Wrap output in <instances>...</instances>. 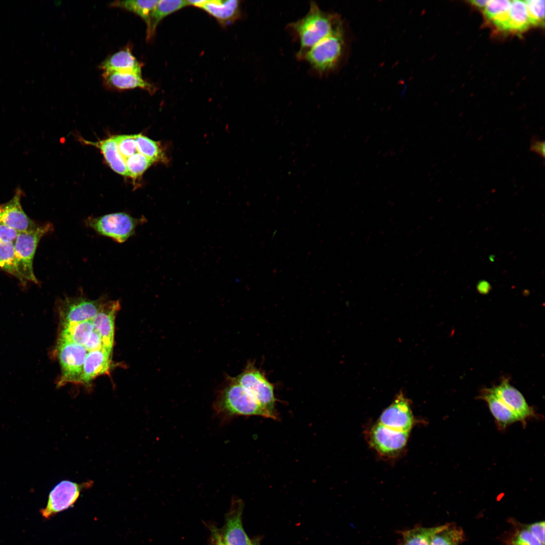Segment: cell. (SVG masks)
Wrapping results in <instances>:
<instances>
[{"mask_svg": "<svg viewBox=\"0 0 545 545\" xmlns=\"http://www.w3.org/2000/svg\"><path fill=\"white\" fill-rule=\"evenodd\" d=\"M102 76L105 85L112 89L123 90L139 88L150 92L154 90L152 85L144 80L140 74L103 72Z\"/></svg>", "mask_w": 545, "mask_h": 545, "instance_id": "obj_18", "label": "cell"}, {"mask_svg": "<svg viewBox=\"0 0 545 545\" xmlns=\"http://www.w3.org/2000/svg\"><path fill=\"white\" fill-rule=\"evenodd\" d=\"M0 269L17 279L22 284H26L27 281L18 268L13 243L0 242Z\"/></svg>", "mask_w": 545, "mask_h": 545, "instance_id": "obj_24", "label": "cell"}, {"mask_svg": "<svg viewBox=\"0 0 545 545\" xmlns=\"http://www.w3.org/2000/svg\"><path fill=\"white\" fill-rule=\"evenodd\" d=\"M112 351L105 347L88 352L83 367L80 384H87L96 377L109 374Z\"/></svg>", "mask_w": 545, "mask_h": 545, "instance_id": "obj_16", "label": "cell"}, {"mask_svg": "<svg viewBox=\"0 0 545 545\" xmlns=\"http://www.w3.org/2000/svg\"><path fill=\"white\" fill-rule=\"evenodd\" d=\"M544 141L538 136H534L531 139L530 151L534 152L544 158L545 154Z\"/></svg>", "mask_w": 545, "mask_h": 545, "instance_id": "obj_38", "label": "cell"}, {"mask_svg": "<svg viewBox=\"0 0 545 545\" xmlns=\"http://www.w3.org/2000/svg\"><path fill=\"white\" fill-rule=\"evenodd\" d=\"M146 222L145 217L138 219L124 212H116L89 217L85 223L98 234L121 243L135 234L138 226Z\"/></svg>", "mask_w": 545, "mask_h": 545, "instance_id": "obj_5", "label": "cell"}, {"mask_svg": "<svg viewBox=\"0 0 545 545\" xmlns=\"http://www.w3.org/2000/svg\"><path fill=\"white\" fill-rule=\"evenodd\" d=\"M409 432L391 429L377 422L367 430V441L380 456L395 458L406 448Z\"/></svg>", "mask_w": 545, "mask_h": 545, "instance_id": "obj_7", "label": "cell"}, {"mask_svg": "<svg viewBox=\"0 0 545 545\" xmlns=\"http://www.w3.org/2000/svg\"><path fill=\"white\" fill-rule=\"evenodd\" d=\"M250 545H260V544H259V542L258 540H253V541H251V543Z\"/></svg>", "mask_w": 545, "mask_h": 545, "instance_id": "obj_42", "label": "cell"}, {"mask_svg": "<svg viewBox=\"0 0 545 545\" xmlns=\"http://www.w3.org/2000/svg\"><path fill=\"white\" fill-rule=\"evenodd\" d=\"M214 409L219 416L225 419L252 415L272 418L234 377L230 376H228L226 385L219 392L214 402Z\"/></svg>", "mask_w": 545, "mask_h": 545, "instance_id": "obj_2", "label": "cell"}, {"mask_svg": "<svg viewBox=\"0 0 545 545\" xmlns=\"http://www.w3.org/2000/svg\"><path fill=\"white\" fill-rule=\"evenodd\" d=\"M344 46L342 27L298 54V57L308 62L318 72L325 73L337 65L343 53Z\"/></svg>", "mask_w": 545, "mask_h": 545, "instance_id": "obj_3", "label": "cell"}, {"mask_svg": "<svg viewBox=\"0 0 545 545\" xmlns=\"http://www.w3.org/2000/svg\"><path fill=\"white\" fill-rule=\"evenodd\" d=\"M290 27L299 41L298 55L342 28L343 24L338 16L323 12L315 3L311 2L307 14Z\"/></svg>", "mask_w": 545, "mask_h": 545, "instance_id": "obj_1", "label": "cell"}, {"mask_svg": "<svg viewBox=\"0 0 545 545\" xmlns=\"http://www.w3.org/2000/svg\"><path fill=\"white\" fill-rule=\"evenodd\" d=\"M530 24H543L544 19V1H524Z\"/></svg>", "mask_w": 545, "mask_h": 545, "instance_id": "obj_31", "label": "cell"}, {"mask_svg": "<svg viewBox=\"0 0 545 545\" xmlns=\"http://www.w3.org/2000/svg\"><path fill=\"white\" fill-rule=\"evenodd\" d=\"M509 16V30L524 31L530 25L524 1H511Z\"/></svg>", "mask_w": 545, "mask_h": 545, "instance_id": "obj_26", "label": "cell"}, {"mask_svg": "<svg viewBox=\"0 0 545 545\" xmlns=\"http://www.w3.org/2000/svg\"><path fill=\"white\" fill-rule=\"evenodd\" d=\"M18 232L0 223V242L14 243Z\"/></svg>", "mask_w": 545, "mask_h": 545, "instance_id": "obj_37", "label": "cell"}, {"mask_svg": "<svg viewBox=\"0 0 545 545\" xmlns=\"http://www.w3.org/2000/svg\"><path fill=\"white\" fill-rule=\"evenodd\" d=\"M443 526L419 527L407 530L403 534L402 545H430L433 535Z\"/></svg>", "mask_w": 545, "mask_h": 545, "instance_id": "obj_28", "label": "cell"}, {"mask_svg": "<svg viewBox=\"0 0 545 545\" xmlns=\"http://www.w3.org/2000/svg\"><path fill=\"white\" fill-rule=\"evenodd\" d=\"M158 1H116L110 4L114 7L120 8L133 12L148 23L150 16Z\"/></svg>", "mask_w": 545, "mask_h": 545, "instance_id": "obj_25", "label": "cell"}, {"mask_svg": "<svg viewBox=\"0 0 545 545\" xmlns=\"http://www.w3.org/2000/svg\"><path fill=\"white\" fill-rule=\"evenodd\" d=\"M52 230V225L47 223L18 233L13 243L14 251L19 271L26 281L38 283L33 270L34 256L41 239Z\"/></svg>", "mask_w": 545, "mask_h": 545, "instance_id": "obj_4", "label": "cell"}, {"mask_svg": "<svg viewBox=\"0 0 545 545\" xmlns=\"http://www.w3.org/2000/svg\"><path fill=\"white\" fill-rule=\"evenodd\" d=\"M480 398L487 404L500 428H505L510 424L520 421L517 416L496 395L492 388L482 391Z\"/></svg>", "mask_w": 545, "mask_h": 545, "instance_id": "obj_20", "label": "cell"}, {"mask_svg": "<svg viewBox=\"0 0 545 545\" xmlns=\"http://www.w3.org/2000/svg\"><path fill=\"white\" fill-rule=\"evenodd\" d=\"M187 6V1H158L146 24L147 39H150L153 36L157 25L164 18Z\"/></svg>", "mask_w": 545, "mask_h": 545, "instance_id": "obj_22", "label": "cell"}, {"mask_svg": "<svg viewBox=\"0 0 545 545\" xmlns=\"http://www.w3.org/2000/svg\"><path fill=\"white\" fill-rule=\"evenodd\" d=\"M120 308L119 300L106 301L91 320L94 330L101 337L104 347L112 351L114 340L115 320Z\"/></svg>", "mask_w": 545, "mask_h": 545, "instance_id": "obj_15", "label": "cell"}, {"mask_svg": "<svg viewBox=\"0 0 545 545\" xmlns=\"http://www.w3.org/2000/svg\"><path fill=\"white\" fill-rule=\"evenodd\" d=\"M21 190L17 189L11 200L0 204V223L18 233L32 230L38 225L24 211L21 203Z\"/></svg>", "mask_w": 545, "mask_h": 545, "instance_id": "obj_13", "label": "cell"}, {"mask_svg": "<svg viewBox=\"0 0 545 545\" xmlns=\"http://www.w3.org/2000/svg\"><path fill=\"white\" fill-rule=\"evenodd\" d=\"M135 139L138 152L153 162L166 161L165 154L158 142L141 134H135Z\"/></svg>", "mask_w": 545, "mask_h": 545, "instance_id": "obj_27", "label": "cell"}, {"mask_svg": "<svg viewBox=\"0 0 545 545\" xmlns=\"http://www.w3.org/2000/svg\"><path fill=\"white\" fill-rule=\"evenodd\" d=\"M114 136L125 162L126 158L138 152L135 139V135H119Z\"/></svg>", "mask_w": 545, "mask_h": 545, "instance_id": "obj_32", "label": "cell"}, {"mask_svg": "<svg viewBox=\"0 0 545 545\" xmlns=\"http://www.w3.org/2000/svg\"><path fill=\"white\" fill-rule=\"evenodd\" d=\"M92 484L91 481L82 483L67 480L60 481L50 492L45 507L40 510L42 516L48 519L72 507L79 498L81 492Z\"/></svg>", "mask_w": 545, "mask_h": 545, "instance_id": "obj_10", "label": "cell"}, {"mask_svg": "<svg viewBox=\"0 0 545 545\" xmlns=\"http://www.w3.org/2000/svg\"><path fill=\"white\" fill-rule=\"evenodd\" d=\"M243 502L241 500L232 501L226 514L225 524L221 532L226 545H250L251 541L244 530L242 523Z\"/></svg>", "mask_w": 545, "mask_h": 545, "instance_id": "obj_12", "label": "cell"}, {"mask_svg": "<svg viewBox=\"0 0 545 545\" xmlns=\"http://www.w3.org/2000/svg\"><path fill=\"white\" fill-rule=\"evenodd\" d=\"M100 68L104 72H131L141 74L142 65L128 47L107 58L101 63Z\"/></svg>", "mask_w": 545, "mask_h": 545, "instance_id": "obj_19", "label": "cell"}, {"mask_svg": "<svg viewBox=\"0 0 545 545\" xmlns=\"http://www.w3.org/2000/svg\"><path fill=\"white\" fill-rule=\"evenodd\" d=\"M211 545H226L224 542L220 530L214 525L209 526Z\"/></svg>", "mask_w": 545, "mask_h": 545, "instance_id": "obj_40", "label": "cell"}, {"mask_svg": "<svg viewBox=\"0 0 545 545\" xmlns=\"http://www.w3.org/2000/svg\"><path fill=\"white\" fill-rule=\"evenodd\" d=\"M84 347L88 352L99 350L104 347L101 337L94 330Z\"/></svg>", "mask_w": 545, "mask_h": 545, "instance_id": "obj_35", "label": "cell"}, {"mask_svg": "<svg viewBox=\"0 0 545 545\" xmlns=\"http://www.w3.org/2000/svg\"><path fill=\"white\" fill-rule=\"evenodd\" d=\"M234 378L270 415L272 419H277V400L274 387L254 363H248L243 371Z\"/></svg>", "mask_w": 545, "mask_h": 545, "instance_id": "obj_6", "label": "cell"}, {"mask_svg": "<svg viewBox=\"0 0 545 545\" xmlns=\"http://www.w3.org/2000/svg\"><path fill=\"white\" fill-rule=\"evenodd\" d=\"M461 528L454 525H444L432 537L430 545H459L464 539Z\"/></svg>", "mask_w": 545, "mask_h": 545, "instance_id": "obj_29", "label": "cell"}, {"mask_svg": "<svg viewBox=\"0 0 545 545\" xmlns=\"http://www.w3.org/2000/svg\"><path fill=\"white\" fill-rule=\"evenodd\" d=\"M494 392L505 405L525 424L526 421L534 416V412L527 403L523 395L511 386L508 380H503L500 385L492 388Z\"/></svg>", "mask_w": 545, "mask_h": 545, "instance_id": "obj_14", "label": "cell"}, {"mask_svg": "<svg viewBox=\"0 0 545 545\" xmlns=\"http://www.w3.org/2000/svg\"><path fill=\"white\" fill-rule=\"evenodd\" d=\"M93 330L91 320L61 325L58 339L84 346Z\"/></svg>", "mask_w": 545, "mask_h": 545, "instance_id": "obj_23", "label": "cell"}, {"mask_svg": "<svg viewBox=\"0 0 545 545\" xmlns=\"http://www.w3.org/2000/svg\"><path fill=\"white\" fill-rule=\"evenodd\" d=\"M509 11L498 15L492 20L494 24L501 30H509Z\"/></svg>", "mask_w": 545, "mask_h": 545, "instance_id": "obj_39", "label": "cell"}, {"mask_svg": "<svg viewBox=\"0 0 545 545\" xmlns=\"http://www.w3.org/2000/svg\"><path fill=\"white\" fill-rule=\"evenodd\" d=\"M153 162L139 152H137L125 159L128 176L137 179L147 170Z\"/></svg>", "mask_w": 545, "mask_h": 545, "instance_id": "obj_30", "label": "cell"}, {"mask_svg": "<svg viewBox=\"0 0 545 545\" xmlns=\"http://www.w3.org/2000/svg\"><path fill=\"white\" fill-rule=\"evenodd\" d=\"M83 142L87 144L99 148L108 165L116 173L124 176H128L125 161L120 152L114 136L97 142L86 140H84Z\"/></svg>", "mask_w": 545, "mask_h": 545, "instance_id": "obj_21", "label": "cell"}, {"mask_svg": "<svg viewBox=\"0 0 545 545\" xmlns=\"http://www.w3.org/2000/svg\"><path fill=\"white\" fill-rule=\"evenodd\" d=\"M199 8L225 26L236 20L240 14V4L237 0H206Z\"/></svg>", "mask_w": 545, "mask_h": 545, "instance_id": "obj_17", "label": "cell"}, {"mask_svg": "<svg viewBox=\"0 0 545 545\" xmlns=\"http://www.w3.org/2000/svg\"><path fill=\"white\" fill-rule=\"evenodd\" d=\"M57 350L62 371L59 386L67 383L80 384L88 351L82 345L59 339Z\"/></svg>", "mask_w": 545, "mask_h": 545, "instance_id": "obj_8", "label": "cell"}, {"mask_svg": "<svg viewBox=\"0 0 545 545\" xmlns=\"http://www.w3.org/2000/svg\"><path fill=\"white\" fill-rule=\"evenodd\" d=\"M528 530L538 541L544 544V521H540L527 526Z\"/></svg>", "mask_w": 545, "mask_h": 545, "instance_id": "obj_36", "label": "cell"}, {"mask_svg": "<svg viewBox=\"0 0 545 545\" xmlns=\"http://www.w3.org/2000/svg\"><path fill=\"white\" fill-rule=\"evenodd\" d=\"M513 545H544L538 541L526 529L517 533L512 541Z\"/></svg>", "mask_w": 545, "mask_h": 545, "instance_id": "obj_34", "label": "cell"}, {"mask_svg": "<svg viewBox=\"0 0 545 545\" xmlns=\"http://www.w3.org/2000/svg\"><path fill=\"white\" fill-rule=\"evenodd\" d=\"M488 1H484V0H480V1H478V0L473 1V0H472V1H469V2L471 3V4H472V5H474V6H475L478 7V8H484L486 6V5H487V3H488Z\"/></svg>", "mask_w": 545, "mask_h": 545, "instance_id": "obj_41", "label": "cell"}, {"mask_svg": "<svg viewBox=\"0 0 545 545\" xmlns=\"http://www.w3.org/2000/svg\"><path fill=\"white\" fill-rule=\"evenodd\" d=\"M106 301L104 298L91 300L81 296L60 300L58 311L61 325L91 320Z\"/></svg>", "mask_w": 545, "mask_h": 545, "instance_id": "obj_9", "label": "cell"}, {"mask_svg": "<svg viewBox=\"0 0 545 545\" xmlns=\"http://www.w3.org/2000/svg\"><path fill=\"white\" fill-rule=\"evenodd\" d=\"M511 1L508 0L488 1L484 8L485 16L492 20L498 15L510 10Z\"/></svg>", "mask_w": 545, "mask_h": 545, "instance_id": "obj_33", "label": "cell"}, {"mask_svg": "<svg viewBox=\"0 0 545 545\" xmlns=\"http://www.w3.org/2000/svg\"><path fill=\"white\" fill-rule=\"evenodd\" d=\"M378 422L397 431L410 432L415 419L409 400L402 393L381 413Z\"/></svg>", "mask_w": 545, "mask_h": 545, "instance_id": "obj_11", "label": "cell"}]
</instances>
